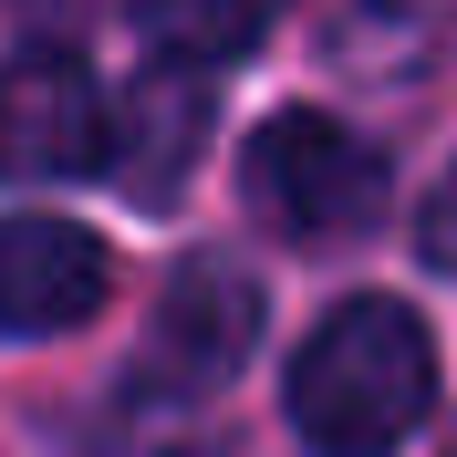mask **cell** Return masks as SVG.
Here are the masks:
<instances>
[{"mask_svg": "<svg viewBox=\"0 0 457 457\" xmlns=\"http://www.w3.org/2000/svg\"><path fill=\"white\" fill-rule=\"evenodd\" d=\"M427 405H436V343H427V322L405 312V302H385V291L322 312V333L302 343V364H291V427L322 457L405 447V436L427 427Z\"/></svg>", "mask_w": 457, "mask_h": 457, "instance_id": "obj_1", "label": "cell"}, {"mask_svg": "<svg viewBox=\"0 0 457 457\" xmlns=\"http://www.w3.org/2000/svg\"><path fill=\"white\" fill-rule=\"evenodd\" d=\"M239 187H250V208L281 228V239L322 250V239H364L374 228V208H385V156H374L353 125L291 104V114H270V125L250 136Z\"/></svg>", "mask_w": 457, "mask_h": 457, "instance_id": "obj_2", "label": "cell"}, {"mask_svg": "<svg viewBox=\"0 0 457 457\" xmlns=\"http://www.w3.org/2000/svg\"><path fill=\"white\" fill-rule=\"evenodd\" d=\"M104 156V94L62 42L0 62V187H53Z\"/></svg>", "mask_w": 457, "mask_h": 457, "instance_id": "obj_3", "label": "cell"}, {"mask_svg": "<svg viewBox=\"0 0 457 457\" xmlns=\"http://www.w3.org/2000/svg\"><path fill=\"white\" fill-rule=\"evenodd\" d=\"M260 343V281L239 270V260H187L167 281V302H156V333H145V374H177V395H208V385H228V374L250 364Z\"/></svg>", "mask_w": 457, "mask_h": 457, "instance_id": "obj_4", "label": "cell"}, {"mask_svg": "<svg viewBox=\"0 0 457 457\" xmlns=\"http://www.w3.org/2000/svg\"><path fill=\"white\" fill-rule=\"evenodd\" d=\"M114 260L73 219H0V333H73L104 312Z\"/></svg>", "mask_w": 457, "mask_h": 457, "instance_id": "obj_5", "label": "cell"}, {"mask_svg": "<svg viewBox=\"0 0 457 457\" xmlns=\"http://www.w3.org/2000/svg\"><path fill=\"white\" fill-rule=\"evenodd\" d=\"M198 145H208V73L156 62V73L125 94V114H104V156H94V167H114V187L136 208H167L177 187H187V167H198Z\"/></svg>", "mask_w": 457, "mask_h": 457, "instance_id": "obj_6", "label": "cell"}, {"mask_svg": "<svg viewBox=\"0 0 457 457\" xmlns=\"http://www.w3.org/2000/svg\"><path fill=\"white\" fill-rule=\"evenodd\" d=\"M291 0H145V31H156V62H187V73H219L281 21Z\"/></svg>", "mask_w": 457, "mask_h": 457, "instance_id": "obj_7", "label": "cell"}, {"mask_svg": "<svg viewBox=\"0 0 457 457\" xmlns=\"http://www.w3.org/2000/svg\"><path fill=\"white\" fill-rule=\"evenodd\" d=\"M416 250H427L436 270H457V156H447V177L427 187V219H416Z\"/></svg>", "mask_w": 457, "mask_h": 457, "instance_id": "obj_8", "label": "cell"}, {"mask_svg": "<svg viewBox=\"0 0 457 457\" xmlns=\"http://www.w3.org/2000/svg\"><path fill=\"white\" fill-rule=\"evenodd\" d=\"M364 11H385V21H405V31H427V21H447L457 0H364Z\"/></svg>", "mask_w": 457, "mask_h": 457, "instance_id": "obj_9", "label": "cell"}]
</instances>
